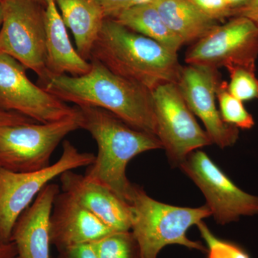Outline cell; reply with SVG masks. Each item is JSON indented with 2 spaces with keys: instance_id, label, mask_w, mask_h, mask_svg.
<instances>
[{
  "instance_id": "1",
  "label": "cell",
  "mask_w": 258,
  "mask_h": 258,
  "mask_svg": "<svg viewBox=\"0 0 258 258\" xmlns=\"http://www.w3.org/2000/svg\"><path fill=\"white\" fill-rule=\"evenodd\" d=\"M90 62L88 74L50 76L38 86L66 103L103 108L131 126L157 136L152 91L115 74L98 60Z\"/></svg>"
},
{
  "instance_id": "2",
  "label": "cell",
  "mask_w": 258,
  "mask_h": 258,
  "mask_svg": "<svg viewBox=\"0 0 258 258\" xmlns=\"http://www.w3.org/2000/svg\"><path fill=\"white\" fill-rule=\"evenodd\" d=\"M78 107L81 128L89 132L98 146V154L85 176L109 188L128 203L134 185L127 178L128 163L142 153L163 149L160 140L103 108Z\"/></svg>"
},
{
  "instance_id": "3",
  "label": "cell",
  "mask_w": 258,
  "mask_h": 258,
  "mask_svg": "<svg viewBox=\"0 0 258 258\" xmlns=\"http://www.w3.org/2000/svg\"><path fill=\"white\" fill-rule=\"evenodd\" d=\"M92 59L152 91L165 83H176L182 68L177 54L110 18L104 20Z\"/></svg>"
},
{
  "instance_id": "4",
  "label": "cell",
  "mask_w": 258,
  "mask_h": 258,
  "mask_svg": "<svg viewBox=\"0 0 258 258\" xmlns=\"http://www.w3.org/2000/svg\"><path fill=\"white\" fill-rule=\"evenodd\" d=\"M132 208V231L140 248L142 258H157L169 244H180L207 252L200 242L189 240L186 232L204 219L212 216L206 205L200 208H181L158 202L134 184L129 200Z\"/></svg>"
},
{
  "instance_id": "5",
  "label": "cell",
  "mask_w": 258,
  "mask_h": 258,
  "mask_svg": "<svg viewBox=\"0 0 258 258\" xmlns=\"http://www.w3.org/2000/svg\"><path fill=\"white\" fill-rule=\"evenodd\" d=\"M79 128V108L76 114L57 121L1 125L0 167L15 172H31L46 168L62 139Z\"/></svg>"
},
{
  "instance_id": "6",
  "label": "cell",
  "mask_w": 258,
  "mask_h": 258,
  "mask_svg": "<svg viewBox=\"0 0 258 258\" xmlns=\"http://www.w3.org/2000/svg\"><path fill=\"white\" fill-rule=\"evenodd\" d=\"M96 156L81 152L64 141L60 159L52 165L31 172H15L0 167V240L11 241L13 227L20 215L52 179L64 171L89 166Z\"/></svg>"
},
{
  "instance_id": "7",
  "label": "cell",
  "mask_w": 258,
  "mask_h": 258,
  "mask_svg": "<svg viewBox=\"0 0 258 258\" xmlns=\"http://www.w3.org/2000/svg\"><path fill=\"white\" fill-rule=\"evenodd\" d=\"M0 53L13 57L38 76H49L47 67L45 9L31 0H2Z\"/></svg>"
},
{
  "instance_id": "8",
  "label": "cell",
  "mask_w": 258,
  "mask_h": 258,
  "mask_svg": "<svg viewBox=\"0 0 258 258\" xmlns=\"http://www.w3.org/2000/svg\"><path fill=\"white\" fill-rule=\"evenodd\" d=\"M157 120V137L171 165L179 166L189 154L212 144L186 105L176 83L152 91Z\"/></svg>"
},
{
  "instance_id": "9",
  "label": "cell",
  "mask_w": 258,
  "mask_h": 258,
  "mask_svg": "<svg viewBox=\"0 0 258 258\" xmlns=\"http://www.w3.org/2000/svg\"><path fill=\"white\" fill-rule=\"evenodd\" d=\"M179 167L201 190L217 224L258 215V196L239 188L203 151L191 152Z\"/></svg>"
},
{
  "instance_id": "10",
  "label": "cell",
  "mask_w": 258,
  "mask_h": 258,
  "mask_svg": "<svg viewBox=\"0 0 258 258\" xmlns=\"http://www.w3.org/2000/svg\"><path fill=\"white\" fill-rule=\"evenodd\" d=\"M257 57L258 25L245 17L235 16L195 42L186 52L185 62L215 69L256 68Z\"/></svg>"
},
{
  "instance_id": "11",
  "label": "cell",
  "mask_w": 258,
  "mask_h": 258,
  "mask_svg": "<svg viewBox=\"0 0 258 258\" xmlns=\"http://www.w3.org/2000/svg\"><path fill=\"white\" fill-rule=\"evenodd\" d=\"M26 68L5 54L0 53V108L28 117L37 123L57 121L76 114L77 106H70L34 84Z\"/></svg>"
},
{
  "instance_id": "12",
  "label": "cell",
  "mask_w": 258,
  "mask_h": 258,
  "mask_svg": "<svg viewBox=\"0 0 258 258\" xmlns=\"http://www.w3.org/2000/svg\"><path fill=\"white\" fill-rule=\"evenodd\" d=\"M221 81L218 70L187 64L181 68L176 84L194 115L205 125L212 144L221 149L235 145L239 128L222 120L216 105V91Z\"/></svg>"
},
{
  "instance_id": "13",
  "label": "cell",
  "mask_w": 258,
  "mask_h": 258,
  "mask_svg": "<svg viewBox=\"0 0 258 258\" xmlns=\"http://www.w3.org/2000/svg\"><path fill=\"white\" fill-rule=\"evenodd\" d=\"M113 232L69 194L62 191L56 197L50 218V239L58 252L91 243Z\"/></svg>"
},
{
  "instance_id": "14",
  "label": "cell",
  "mask_w": 258,
  "mask_h": 258,
  "mask_svg": "<svg viewBox=\"0 0 258 258\" xmlns=\"http://www.w3.org/2000/svg\"><path fill=\"white\" fill-rule=\"evenodd\" d=\"M60 181L62 191L69 194L113 232L131 230L130 205L109 188L73 170L62 173Z\"/></svg>"
},
{
  "instance_id": "15",
  "label": "cell",
  "mask_w": 258,
  "mask_h": 258,
  "mask_svg": "<svg viewBox=\"0 0 258 258\" xmlns=\"http://www.w3.org/2000/svg\"><path fill=\"white\" fill-rule=\"evenodd\" d=\"M60 192L58 185L47 184L19 217L11 237L16 258H50V218Z\"/></svg>"
},
{
  "instance_id": "16",
  "label": "cell",
  "mask_w": 258,
  "mask_h": 258,
  "mask_svg": "<svg viewBox=\"0 0 258 258\" xmlns=\"http://www.w3.org/2000/svg\"><path fill=\"white\" fill-rule=\"evenodd\" d=\"M45 25L49 76L88 74L91 62L83 58L73 46L55 0H45Z\"/></svg>"
},
{
  "instance_id": "17",
  "label": "cell",
  "mask_w": 258,
  "mask_h": 258,
  "mask_svg": "<svg viewBox=\"0 0 258 258\" xmlns=\"http://www.w3.org/2000/svg\"><path fill=\"white\" fill-rule=\"evenodd\" d=\"M64 25L74 35L76 48L85 60L91 52L106 18L97 0H55Z\"/></svg>"
},
{
  "instance_id": "18",
  "label": "cell",
  "mask_w": 258,
  "mask_h": 258,
  "mask_svg": "<svg viewBox=\"0 0 258 258\" xmlns=\"http://www.w3.org/2000/svg\"><path fill=\"white\" fill-rule=\"evenodd\" d=\"M151 3L184 44L198 41L219 25L189 0H153Z\"/></svg>"
},
{
  "instance_id": "19",
  "label": "cell",
  "mask_w": 258,
  "mask_h": 258,
  "mask_svg": "<svg viewBox=\"0 0 258 258\" xmlns=\"http://www.w3.org/2000/svg\"><path fill=\"white\" fill-rule=\"evenodd\" d=\"M127 28L155 40L174 53L177 54L184 42L162 20L152 3L137 5L122 12L114 19Z\"/></svg>"
},
{
  "instance_id": "20",
  "label": "cell",
  "mask_w": 258,
  "mask_h": 258,
  "mask_svg": "<svg viewBox=\"0 0 258 258\" xmlns=\"http://www.w3.org/2000/svg\"><path fill=\"white\" fill-rule=\"evenodd\" d=\"M98 258H142L132 231L113 232L91 242Z\"/></svg>"
},
{
  "instance_id": "21",
  "label": "cell",
  "mask_w": 258,
  "mask_h": 258,
  "mask_svg": "<svg viewBox=\"0 0 258 258\" xmlns=\"http://www.w3.org/2000/svg\"><path fill=\"white\" fill-rule=\"evenodd\" d=\"M216 97L220 115L226 123L244 130L253 128L255 124L253 116L247 111L243 102L231 94L227 81L221 80L219 83Z\"/></svg>"
},
{
  "instance_id": "22",
  "label": "cell",
  "mask_w": 258,
  "mask_h": 258,
  "mask_svg": "<svg viewBox=\"0 0 258 258\" xmlns=\"http://www.w3.org/2000/svg\"><path fill=\"white\" fill-rule=\"evenodd\" d=\"M230 75L228 89L231 94L240 101L258 98V79L256 68L232 66L226 68Z\"/></svg>"
},
{
  "instance_id": "23",
  "label": "cell",
  "mask_w": 258,
  "mask_h": 258,
  "mask_svg": "<svg viewBox=\"0 0 258 258\" xmlns=\"http://www.w3.org/2000/svg\"><path fill=\"white\" fill-rule=\"evenodd\" d=\"M196 225L206 242L208 258H251L248 252L239 244L216 237L203 220Z\"/></svg>"
},
{
  "instance_id": "24",
  "label": "cell",
  "mask_w": 258,
  "mask_h": 258,
  "mask_svg": "<svg viewBox=\"0 0 258 258\" xmlns=\"http://www.w3.org/2000/svg\"><path fill=\"white\" fill-rule=\"evenodd\" d=\"M199 10L217 21L233 17L225 0H189Z\"/></svg>"
},
{
  "instance_id": "25",
  "label": "cell",
  "mask_w": 258,
  "mask_h": 258,
  "mask_svg": "<svg viewBox=\"0 0 258 258\" xmlns=\"http://www.w3.org/2000/svg\"><path fill=\"white\" fill-rule=\"evenodd\" d=\"M101 5L106 18L114 19L122 12L137 6L152 3L153 0H97Z\"/></svg>"
},
{
  "instance_id": "26",
  "label": "cell",
  "mask_w": 258,
  "mask_h": 258,
  "mask_svg": "<svg viewBox=\"0 0 258 258\" xmlns=\"http://www.w3.org/2000/svg\"><path fill=\"white\" fill-rule=\"evenodd\" d=\"M57 258H98L91 243L73 246L59 251Z\"/></svg>"
},
{
  "instance_id": "27",
  "label": "cell",
  "mask_w": 258,
  "mask_h": 258,
  "mask_svg": "<svg viewBox=\"0 0 258 258\" xmlns=\"http://www.w3.org/2000/svg\"><path fill=\"white\" fill-rule=\"evenodd\" d=\"M33 120L14 112L4 111L0 108V126L4 125L20 124V123H34ZM37 123V122H35Z\"/></svg>"
},
{
  "instance_id": "28",
  "label": "cell",
  "mask_w": 258,
  "mask_h": 258,
  "mask_svg": "<svg viewBox=\"0 0 258 258\" xmlns=\"http://www.w3.org/2000/svg\"><path fill=\"white\" fill-rule=\"evenodd\" d=\"M235 16L245 17L258 25V0H251L247 6L236 13Z\"/></svg>"
},
{
  "instance_id": "29",
  "label": "cell",
  "mask_w": 258,
  "mask_h": 258,
  "mask_svg": "<svg viewBox=\"0 0 258 258\" xmlns=\"http://www.w3.org/2000/svg\"><path fill=\"white\" fill-rule=\"evenodd\" d=\"M17 249L14 242L0 240V258H16Z\"/></svg>"
},
{
  "instance_id": "30",
  "label": "cell",
  "mask_w": 258,
  "mask_h": 258,
  "mask_svg": "<svg viewBox=\"0 0 258 258\" xmlns=\"http://www.w3.org/2000/svg\"><path fill=\"white\" fill-rule=\"evenodd\" d=\"M251 0H225L226 4L227 7L230 8L231 11L232 12L233 17H235L236 13L247 6L250 3ZM232 17V18H233Z\"/></svg>"
},
{
  "instance_id": "31",
  "label": "cell",
  "mask_w": 258,
  "mask_h": 258,
  "mask_svg": "<svg viewBox=\"0 0 258 258\" xmlns=\"http://www.w3.org/2000/svg\"><path fill=\"white\" fill-rule=\"evenodd\" d=\"M3 3H2V0H0V28H1L2 23H3Z\"/></svg>"
},
{
  "instance_id": "32",
  "label": "cell",
  "mask_w": 258,
  "mask_h": 258,
  "mask_svg": "<svg viewBox=\"0 0 258 258\" xmlns=\"http://www.w3.org/2000/svg\"><path fill=\"white\" fill-rule=\"evenodd\" d=\"M31 1L35 2V3H39L42 5H45V0H31Z\"/></svg>"
}]
</instances>
